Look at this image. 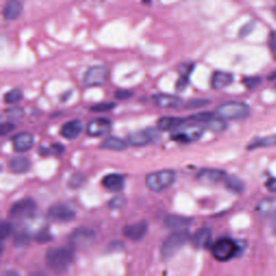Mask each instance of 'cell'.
Here are the masks:
<instances>
[{
    "label": "cell",
    "instance_id": "obj_1",
    "mask_svg": "<svg viewBox=\"0 0 276 276\" xmlns=\"http://www.w3.org/2000/svg\"><path fill=\"white\" fill-rule=\"evenodd\" d=\"M75 252L72 247H54L46 251L45 260L51 270L56 273H63L74 261Z\"/></svg>",
    "mask_w": 276,
    "mask_h": 276
},
{
    "label": "cell",
    "instance_id": "obj_2",
    "mask_svg": "<svg viewBox=\"0 0 276 276\" xmlns=\"http://www.w3.org/2000/svg\"><path fill=\"white\" fill-rule=\"evenodd\" d=\"M190 239V234L186 230L176 231L169 234V236L164 239L161 247V258L163 260H168L173 258L178 250L184 247Z\"/></svg>",
    "mask_w": 276,
    "mask_h": 276
},
{
    "label": "cell",
    "instance_id": "obj_3",
    "mask_svg": "<svg viewBox=\"0 0 276 276\" xmlns=\"http://www.w3.org/2000/svg\"><path fill=\"white\" fill-rule=\"evenodd\" d=\"M176 178L177 174L173 169H162V171L152 172L147 175L146 185L152 191L160 192L171 187Z\"/></svg>",
    "mask_w": 276,
    "mask_h": 276
},
{
    "label": "cell",
    "instance_id": "obj_4",
    "mask_svg": "<svg viewBox=\"0 0 276 276\" xmlns=\"http://www.w3.org/2000/svg\"><path fill=\"white\" fill-rule=\"evenodd\" d=\"M250 108L247 104L240 102H228L218 106L216 115L222 120H240L249 116Z\"/></svg>",
    "mask_w": 276,
    "mask_h": 276
},
{
    "label": "cell",
    "instance_id": "obj_5",
    "mask_svg": "<svg viewBox=\"0 0 276 276\" xmlns=\"http://www.w3.org/2000/svg\"><path fill=\"white\" fill-rule=\"evenodd\" d=\"M238 251V246L231 238H220L213 245L211 252L218 261H229L236 256Z\"/></svg>",
    "mask_w": 276,
    "mask_h": 276
},
{
    "label": "cell",
    "instance_id": "obj_6",
    "mask_svg": "<svg viewBox=\"0 0 276 276\" xmlns=\"http://www.w3.org/2000/svg\"><path fill=\"white\" fill-rule=\"evenodd\" d=\"M204 134V127L201 125L192 123L189 125H184L179 127L178 130L174 131L171 138L175 142L178 143H192L198 140L203 136Z\"/></svg>",
    "mask_w": 276,
    "mask_h": 276
},
{
    "label": "cell",
    "instance_id": "obj_7",
    "mask_svg": "<svg viewBox=\"0 0 276 276\" xmlns=\"http://www.w3.org/2000/svg\"><path fill=\"white\" fill-rule=\"evenodd\" d=\"M37 209V204L31 197L22 198L15 202L9 210V216L13 219H26L32 217Z\"/></svg>",
    "mask_w": 276,
    "mask_h": 276
},
{
    "label": "cell",
    "instance_id": "obj_8",
    "mask_svg": "<svg viewBox=\"0 0 276 276\" xmlns=\"http://www.w3.org/2000/svg\"><path fill=\"white\" fill-rule=\"evenodd\" d=\"M94 239H95V232L87 227L77 228L69 237L70 244L78 248L90 247Z\"/></svg>",
    "mask_w": 276,
    "mask_h": 276
},
{
    "label": "cell",
    "instance_id": "obj_9",
    "mask_svg": "<svg viewBox=\"0 0 276 276\" xmlns=\"http://www.w3.org/2000/svg\"><path fill=\"white\" fill-rule=\"evenodd\" d=\"M108 69L102 65H94L86 70L83 76V82L87 86H97L106 83L108 80Z\"/></svg>",
    "mask_w": 276,
    "mask_h": 276
},
{
    "label": "cell",
    "instance_id": "obj_10",
    "mask_svg": "<svg viewBox=\"0 0 276 276\" xmlns=\"http://www.w3.org/2000/svg\"><path fill=\"white\" fill-rule=\"evenodd\" d=\"M48 218L56 222H68L76 218V210L67 204L57 203L49 208Z\"/></svg>",
    "mask_w": 276,
    "mask_h": 276
},
{
    "label": "cell",
    "instance_id": "obj_11",
    "mask_svg": "<svg viewBox=\"0 0 276 276\" xmlns=\"http://www.w3.org/2000/svg\"><path fill=\"white\" fill-rule=\"evenodd\" d=\"M197 177L199 180V183H202L204 185L213 186V185L219 184L222 180H225L227 178V175L226 172L222 171V169L202 168L201 171L197 172Z\"/></svg>",
    "mask_w": 276,
    "mask_h": 276
},
{
    "label": "cell",
    "instance_id": "obj_12",
    "mask_svg": "<svg viewBox=\"0 0 276 276\" xmlns=\"http://www.w3.org/2000/svg\"><path fill=\"white\" fill-rule=\"evenodd\" d=\"M113 122L107 118H95L91 120L86 125V134L92 137L103 136L110 132Z\"/></svg>",
    "mask_w": 276,
    "mask_h": 276
},
{
    "label": "cell",
    "instance_id": "obj_13",
    "mask_svg": "<svg viewBox=\"0 0 276 276\" xmlns=\"http://www.w3.org/2000/svg\"><path fill=\"white\" fill-rule=\"evenodd\" d=\"M157 133L154 128H146V130L136 131L127 136V143L131 146L135 147H143L146 145H149L156 139Z\"/></svg>",
    "mask_w": 276,
    "mask_h": 276
},
{
    "label": "cell",
    "instance_id": "obj_14",
    "mask_svg": "<svg viewBox=\"0 0 276 276\" xmlns=\"http://www.w3.org/2000/svg\"><path fill=\"white\" fill-rule=\"evenodd\" d=\"M147 232H148V225L146 221L135 222V224L127 225L123 228L124 237L131 240H135V242L144 238Z\"/></svg>",
    "mask_w": 276,
    "mask_h": 276
},
{
    "label": "cell",
    "instance_id": "obj_15",
    "mask_svg": "<svg viewBox=\"0 0 276 276\" xmlns=\"http://www.w3.org/2000/svg\"><path fill=\"white\" fill-rule=\"evenodd\" d=\"M35 138L31 133L21 132L12 137V146L16 152H26L33 148Z\"/></svg>",
    "mask_w": 276,
    "mask_h": 276
},
{
    "label": "cell",
    "instance_id": "obj_16",
    "mask_svg": "<svg viewBox=\"0 0 276 276\" xmlns=\"http://www.w3.org/2000/svg\"><path fill=\"white\" fill-rule=\"evenodd\" d=\"M211 229L208 227H203L195 233L191 238V243L196 248L202 249L207 248L211 242Z\"/></svg>",
    "mask_w": 276,
    "mask_h": 276
},
{
    "label": "cell",
    "instance_id": "obj_17",
    "mask_svg": "<svg viewBox=\"0 0 276 276\" xmlns=\"http://www.w3.org/2000/svg\"><path fill=\"white\" fill-rule=\"evenodd\" d=\"M154 101L161 108H176L183 104V99L179 96L171 94H157L154 96Z\"/></svg>",
    "mask_w": 276,
    "mask_h": 276
},
{
    "label": "cell",
    "instance_id": "obj_18",
    "mask_svg": "<svg viewBox=\"0 0 276 276\" xmlns=\"http://www.w3.org/2000/svg\"><path fill=\"white\" fill-rule=\"evenodd\" d=\"M102 184L106 189L117 192V191H121L123 188H124L125 180L122 175L113 173V174L106 175L102 180Z\"/></svg>",
    "mask_w": 276,
    "mask_h": 276
},
{
    "label": "cell",
    "instance_id": "obj_19",
    "mask_svg": "<svg viewBox=\"0 0 276 276\" xmlns=\"http://www.w3.org/2000/svg\"><path fill=\"white\" fill-rule=\"evenodd\" d=\"M83 130V125L79 120H72L66 122L61 128V135L66 139L77 138Z\"/></svg>",
    "mask_w": 276,
    "mask_h": 276
},
{
    "label": "cell",
    "instance_id": "obj_20",
    "mask_svg": "<svg viewBox=\"0 0 276 276\" xmlns=\"http://www.w3.org/2000/svg\"><path fill=\"white\" fill-rule=\"evenodd\" d=\"M23 11V3L19 0H10L4 4L2 10L3 19L7 21L16 20L22 14Z\"/></svg>",
    "mask_w": 276,
    "mask_h": 276
},
{
    "label": "cell",
    "instance_id": "obj_21",
    "mask_svg": "<svg viewBox=\"0 0 276 276\" xmlns=\"http://www.w3.org/2000/svg\"><path fill=\"white\" fill-rule=\"evenodd\" d=\"M256 211L262 217L276 215V197H266L257 204Z\"/></svg>",
    "mask_w": 276,
    "mask_h": 276
},
{
    "label": "cell",
    "instance_id": "obj_22",
    "mask_svg": "<svg viewBox=\"0 0 276 276\" xmlns=\"http://www.w3.org/2000/svg\"><path fill=\"white\" fill-rule=\"evenodd\" d=\"M233 82V76L230 73H226V72H215L213 77H211V86L213 89L216 90H220V89H225L228 85H230Z\"/></svg>",
    "mask_w": 276,
    "mask_h": 276
},
{
    "label": "cell",
    "instance_id": "obj_23",
    "mask_svg": "<svg viewBox=\"0 0 276 276\" xmlns=\"http://www.w3.org/2000/svg\"><path fill=\"white\" fill-rule=\"evenodd\" d=\"M186 120L177 117H163L158 122V127L161 131H176L185 124Z\"/></svg>",
    "mask_w": 276,
    "mask_h": 276
},
{
    "label": "cell",
    "instance_id": "obj_24",
    "mask_svg": "<svg viewBox=\"0 0 276 276\" xmlns=\"http://www.w3.org/2000/svg\"><path fill=\"white\" fill-rule=\"evenodd\" d=\"M9 168L14 174H24L31 168V161L26 157H14L9 162Z\"/></svg>",
    "mask_w": 276,
    "mask_h": 276
},
{
    "label": "cell",
    "instance_id": "obj_25",
    "mask_svg": "<svg viewBox=\"0 0 276 276\" xmlns=\"http://www.w3.org/2000/svg\"><path fill=\"white\" fill-rule=\"evenodd\" d=\"M193 219L189 217L179 216V215H167L164 219V224L167 228L171 229H181L186 228L192 224Z\"/></svg>",
    "mask_w": 276,
    "mask_h": 276
},
{
    "label": "cell",
    "instance_id": "obj_26",
    "mask_svg": "<svg viewBox=\"0 0 276 276\" xmlns=\"http://www.w3.org/2000/svg\"><path fill=\"white\" fill-rule=\"evenodd\" d=\"M101 148L106 150H113V151H122L127 148V142L119 137L111 136L104 140V142L101 144Z\"/></svg>",
    "mask_w": 276,
    "mask_h": 276
},
{
    "label": "cell",
    "instance_id": "obj_27",
    "mask_svg": "<svg viewBox=\"0 0 276 276\" xmlns=\"http://www.w3.org/2000/svg\"><path fill=\"white\" fill-rule=\"evenodd\" d=\"M276 146V134L270 135L267 137H259L252 140L248 145V149H256V148H263V147H271Z\"/></svg>",
    "mask_w": 276,
    "mask_h": 276
},
{
    "label": "cell",
    "instance_id": "obj_28",
    "mask_svg": "<svg viewBox=\"0 0 276 276\" xmlns=\"http://www.w3.org/2000/svg\"><path fill=\"white\" fill-rule=\"evenodd\" d=\"M225 183L227 188H229V189L237 193L243 192L245 189L244 183L238 177H237V176H228V177L225 179Z\"/></svg>",
    "mask_w": 276,
    "mask_h": 276
},
{
    "label": "cell",
    "instance_id": "obj_29",
    "mask_svg": "<svg viewBox=\"0 0 276 276\" xmlns=\"http://www.w3.org/2000/svg\"><path fill=\"white\" fill-rule=\"evenodd\" d=\"M193 67H195V64H188V67L180 70V78L179 81L177 83V90L178 91H183L186 85L188 84V82H189V77H190V74L193 70Z\"/></svg>",
    "mask_w": 276,
    "mask_h": 276
},
{
    "label": "cell",
    "instance_id": "obj_30",
    "mask_svg": "<svg viewBox=\"0 0 276 276\" xmlns=\"http://www.w3.org/2000/svg\"><path fill=\"white\" fill-rule=\"evenodd\" d=\"M215 118H217V115L214 113H198L190 116L188 119L197 123H205V124H208V123L213 121Z\"/></svg>",
    "mask_w": 276,
    "mask_h": 276
},
{
    "label": "cell",
    "instance_id": "obj_31",
    "mask_svg": "<svg viewBox=\"0 0 276 276\" xmlns=\"http://www.w3.org/2000/svg\"><path fill=\"white\" fill-rule=\"evenodd\" d=\"M86 183V177L81 173H76L72 175V177L68 180V186L72 188V189H78L81 188Z\"/></svg>",
    "mask_w": 276,
    "mask_h": 276
},
{
    "label": "cell",
    "instance_id": "obj_32",
    "mask_svg": "<svg viewBox=\"0 0 276 276\" xmlns=\"http://www.w3.org/2000/svg\"><path fill=\"white\" fill-rule=\"evenodd\" d=\"M23 98V92L20 89H13L5 93L4 102L7 104H16Z\"/></svg>",
    "mask_w": 276,
    "mask_h": 276
},
{
    "label": "cell",
    "instance_id": "obj_33",
    "mask_svg": "<svg viewBox=\"0 0 276 276\" xmlns=\"http://www.w3.org/2000/svg\"><path fill=\"white\" fill-rule=\"evenodd\" d=\"M116 107V104L115 103H101V104H97V105H94L90 108V110L92 113H106V111H109V110H113Z\"/></svg>",
    "mask_w": 276,
    "mask_h": 276
},
{
    "label": "cell",
    "instance_id": "obj_34",
    "mask_svg": "<svg viewBox=\"0 0 276 276\" xmlns=\"http://www.w3.org/2000/svg\"><path fill=\"white\" fill-rule=\"evenodd\" d=\"M209 104L208 99H203V98H197V99H192V101L188 102L185 105L186 109H197L199 107H204Z\"/></svg>",
    "mask_w": 276,
    "mask_h": 276
},
{
    "label": "cell",
    "instance_id": "obj_35",
    "mask_svg": "<svg viewBox=\"0 0 276 276\" xmlns=\"http://www.w3.org/2000/svg\"><path fill=\"white\" fill-rule=\"evenodd\" d=\"M14 231V226L11 224L9 221H3L1 224V229H0V232H1V239L4 240L5 238H8L11 234Z\"/></svg>",
    "mask_w": 276,
    "mask_h": 276
},
{
    "label": "cell",
    "instance_id": "obj_36",
    "mask_svg": "<svg viewBox=\"0 0 276 276\" xmlns=\"http://www.w3.org/2000/svg\"><path fill=\"white\" fill-rule=\"evenodd\" d=\"M23 114H24V111H23V109L21 107H12V108H9L5 110V115L8 116V118L10 120H17V119H20L21 117L23 116Z\"/></svg>",
    "mask_w": 276,
    "mask_h": 276
},
{
    "label": "cell",
    "instance_id": "obj_37",
    "mask_svg": "<svg viewBox=\"0 0 276 276\" xmlns=\"http://www.w3.org/2000/svg\"><path fill=\"white\" fill-rule=\"evenodd\" d=\"M126 198L124 197H117L109 202V207L111 209H120L126 205Z\"/></svg>",
    "mask_w": 276,
    "mask_h": 276
},
{
    "label": "cell",
    "instance_id": "obj_38",
    "mask_svg": "<svg viewBox=\"0 0 276 276\" xmlns=\"http://www.w3.org/2000/svg\"><path fill=\"white\" fill-rule=\"evenodd\" d=\"M268 43L270 50H271V53L276 58V32H271V34H270Z\"/></svg>",
    "mask_w": 276,
    "mask_h": 276
},
{
    "label": "cell",
    "instance_id": "obj_39",
    "mask_svg": "<svg viewBox=\"0 0 276 276\" xmlns=\"http://www.w3.org/2000/svg\"><path fill=\"white\" fill-rule=\"evenodd\" d=\"M15 128V125L13 124L12 122H4L1 124V127H0V134L1 136H5V135L9 134L10 132H12Z\"/></svg>",
    "mask_w": 276,
    "mask_h": 276
},
{
    "label": "cell",
    "instance_id": "obj_40",
    "mask_svg": "<svg viewBox=\"0 0 276 276\" xmlns=\"http://www.w3.org/2000/svg\"><path fill=\"white\" fill-rule=\"evenodd\" d=\"M133 96V92L128 90H118L115 93V97L120 99V101H124V99H128Z\"/></svg>",
    "mask_w": 276,
    "mask_h": 276
},
{
    "label": "cell",
    "instance_id": "obj_41",
    "mask_svg": "<svg viewBox=\"0 0 276 276\" xmlns=\"http://www.w3.org/2000/svg\"><path fill=\"white\" fill-rule=\"evenodd\" d=\"M29 238L31 237H29L27 233H20V234H17L15 237V244L19 246L26 245L29 242Z\"/></svg>",
    "mask_w": 276,
    "mask_h": 276
},
{
    "label": "cell",
    "instance_id": "obj_42",
    "mask_svg": "<svg viewBox=\"0 0 276 276\" xmlns=\"http://www.w3.org/2000/svg\"><path fill=\"white\" fill-rule=\"evenodd\" d=\"M254 25H255V23L250 22V23H248V24H246L245 26H243V28L239 31V37L244 38L246 36H248V35L251 33L252 29H254Z\"/></svg>",
    "mask_w": 276,
    "mask_h": 276
},
{
    "label": "cell",
    "instance_id": "obj_43",
    "mask_svg": "<svg viewBox=\"0 0 276 276\" xmlns=\"http://www.w3.org/2000/svg\"><path fill=\"white\" fill-rule=\"evenodd\" d=\"M260 79L258 78V77H255V78H245L243 80L244 82V84L248 87V89H254V87H256L258 84L260 83Z\"/></svg>",
    "mask_w": 276,
    "mask_h": 276
},
{
    "label": "cell",
    "instance_id": "obj_44",
    "mask_svg": "<svg viewBox=\"0 0 276 276\" xmlns=\"http://www.w3.org/2000/svg\"><path fill=\"white\" fill-rule=\"evenodd\" d=\"M51 152H53V154H55L57 156H60L62 155L64 151H65V147H64L62 144H58V143H55V144H53L51 146Z\"/></svg>",
    "mask_w": 276,
    "mask_h": 276
},
{
    "label": "cell",
    "instance_id": "obj_45",
    "mask_svg": "<svg viewBox=\"0 0 276 276\" xmlns=\"http://www.w3.org/2000/svg\"><path fill=\"white\" fill-rule=\"evenodd\" d=\"M51 238H52V237L46 231H41L37 236V240L40 243H46Z\"/></svg>",
    "mask_w": 276,
    "mask_h": 276
},
{
    "label": "cell",
    "instance_id": "obj_46",
    "mask_svg": "<svg viewBox=\"0 0 276 276\" xmlns=\"http://www.w3.org/2000/svg\"><path fill=\"white\" fill-rule=\"evenodd\" d=\"M267 188L272 192H276V178H271L267 181Z\"/></svg>",
    "mask_w": 276,
    "mask_h": 276
},
{
    "label": "cell",
    "instance_id": "obj_47",
    "mask_svg": "<svg viewBox=\"0 0 276 276\" xmlns=\"http://www.w3.org/2000/svg\"><path fill=\"white\" fill-rule=\"evenodd\" d=\"M51 152V149L49 148H46V147H43V146H41L40 148H39V154L42 156V157H45V156H48L49 154Z\"/></svg>",
    "mask_w": 276,
    "mask_h": 276
},
{
    "label": "cell",
    "instance_id": "obj_48",
    "mask_svg": "<svg viewBox=\"0 0 276 276\" xmlns=\"http://www.w3.org/2000/svg\"><path fill=\"white\" fill-rule=\"evenodd\" d=\"M3 276H22L19 272H16V271H7Z\"/></svg>",
    "mask_w": 276,
    "mask_h": 276
},
{
    "label": "cell",
    "instance_id": "obj_49",
    "mask_svg": "<svg viewBox=\"0 0 276 276\" xmlns=\"http://www.w3.org/2000/svg\"><path fill=\"white\" fill-rule=\"evenodd\" d=\"M29 276H49V275L44 273V272H42V271H37V272L32 273Z\"/></svg>",
    "mask_w": 276,
    "mask_h": 276
},
{
    "label": "cell",
    "instance_id": "obj_50",
    "mask_svg": "<svg viewBox=\"0 0 276 276\" xmlns=\"http://www.w3.org/2000/svg\"><path fill=\"white\" fill-rule=\"evenodd\" d=\"M272 231L276 236V215L273 217V221H272Z\"/></svg>",
    "mask_w": 276,
    "mask_h": 276
},
{
    "label": "cell",
    "instance_id": "obj_51",
    "mask_svg": "<svg viewBox=\"0 0 276 276\" xmlns=\"http://www.w3.org/2000/svg\"><path fill=\"white\" fill-rule=\"evenodd\" d=\"M273 12H274V14H275V16H276V7L273 8Z\"/></svg>",
    "mask_w": 276,
    "mask_h": 276
},
{
    "label": "cell",
    "instance_id": "obj_52",
    "mask_svg": "<svg viewBox=\"0 0 276 276\" xmlns=\"http://www.w3.org/2000/svg\"><path fill=\"white\" fill-rule=\"evenodd\" d=\"M275 90H276V85H275Z\"/></svg>",
    "mask_w": 276,
    "mask_h": 276
}]
</instances>
